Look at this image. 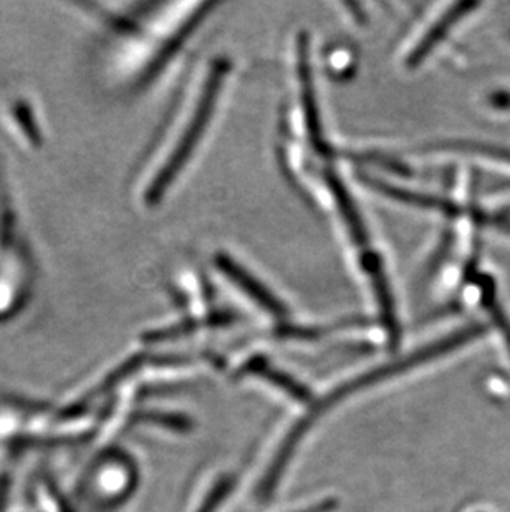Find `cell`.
Listing matches in <instances>:
<instances>
[{"mask_svg": "<svg viewBox=\"0 0 510 512\" xmlns=\"http://www.w3.org/2000/svg\"><path fill=\"white\" fill-rule=\"evenodd\" d=\"M227 70H229V67H227L224 60H219V62L212 65L211 72L207 75L203 92L199 95L198 103H196V108H194L188 126L184 128L178 145L168 156L166 165L158 171L150 189H148V196H146L148 203H156L161 198V194L169 188V184L173 183V179L188 163L189 156L193 155V151L196 150L199 140L203 138L204 131H206L209 121H211L214 105H216V100L219 98V93H221Z\"/></svg>", "mask_w": 510, "mask_h": 512, "instance_id": "cell-1", "label": "cell"}, {"mask_svg": "<svg viewBox=\"0 0 510 512\" xmlns=\"http://www.w3.org/2000/svg\"><path fill=\"white\" fill-rule=\"evenodd\" d=\"M216 262L217 267L229 277V281L234 282L239 289L244 290L262 309L274 315L285 314V307L282 302L264 284H260L252 274H249L246 269H242L236 261H232L231 257L221 254V256H217Z\"/></svg>", "mask_w": 510, "mask_h": 512, "instance_id": "cell-2", "label": "cell"}, {"mask_svg": "<svg viewBox=\"0 0 510 512\" xmlns=\"http://www.w3.org/2000/svg\"><path fill=\"white\" fill-rule=\"evenodd\" d=\"M325 179H327L328 189H330V193H332L333 199H335V203L340 209L343 221H345L348 231L352 234L353 242L360 249L361 259L371 256L373 251L370 249V239L366 234L365 223L361 221V216L358 214L357 206L353 203L352 196L348 194L347 188L343 186L340 178L332 170L325 171Z\"/></svg>", "mask_w": 510, "mask_h": 512, "instance_id": "cell-3", "label": "cell"}, {"mask_svg": "<svg viewBox=\"0 0 510 512\" xmlns=\"http://www.w3.org/2000/svg\"><path fill=\"white\" fill-rule=\"evenodd\" d=\"M312 65L308 55V40L305 35L299 42V77L300 90H302V103H304L305 121H307L308 136L317 150H323L322 128L318 118L317 100L312 82Z\"/></svg>", "mask_w": 510, "mask_h": 512, "instance_id": "cell-4", "label": "cell"}, {"mask_svg": "<svg viewBox=\"0 0 510 512\" xmlns=\"http://www.w3.org/2000/svg\"><path fill=\"white\" fill-rule=\"evenodd\" d=\"M476 7L477 4L461 2V4L453 5L443 17H439V19L434 22L433 27L424 34L421 42L414 47L411 55H409V67H416V65L423 62L424 58L428 57V55L438 47L439 42L448 35L451 27L461 22L462 19H466L467 15L471 14V10L476 9Z\"/></svg>", "mask_w": 510, "mask_h": 512, "instance_id": "cell-5", "label": "cell"}, {"mask_svg": "<svg viewBox=\"0 0 510 512\" xmlns=\"http://www.w3.org/2000/svg\"><path fill=\"white\" fill-rule=\"evenodd\" d=\"M244 370H246V373H255V375L264 377L265 380H269V382L274 383V385L282 388L285 392L290 393L292 397L299 398V400H308V392L304 387H300L299 383H295L292 378L287 377L284 373L272 370V368H269V365L262 362V360H254V362L249 363Z\"/></svg>", "mask_w": 510, "mask_h": 512, "instance_id": "cell-6", "label": "cell"}]
</instances>
